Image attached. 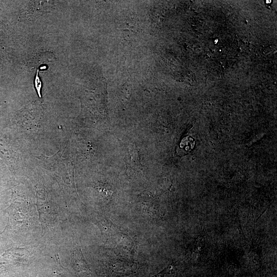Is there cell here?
Instances as JSON below:
<instances>
[{
	"label": "cell",
	"instance_id": "obj_1",
	"mask_svg": "<svg viewBox=\"0 0 277 277\" xmlns=\"http://www.w3.org/2000/svg\"><path fill=\"white\" fill-rule=\"evenodd\" d=\"M30 252L25 248H12L6 251L0 257V266L9 267L26 262Z\"/></svg>",
	"mask_w": 277,
	"mask_h": 277
},
{
	"label": "cell",
	"instance_id": "obj_2",
	"mask_svg": "<svg viewBox=\"0 0 277 277\" xmlns=\"http://www.w3.org/2000/svg\"><path fill=\"white\" fill-rule=\"evenodd\" d=\"M72 258L74 269L79 272L89 273L90 269L85 260L80 246L77 245L73 249Z\"/></svg>",
	"mask_w": 277,
	"mask_h": 277
},
{
	"label": "cell",
	"instance_id": "obj_3",
	"mask_svg": "<svg viewBox=\"0 0 277 277\" xmlns=\"http://www.w3.org/2000/svg\"><path fill=\"white\" fill-rule=\"evenodd\" d=\"M194 144V142L192 137L186 136L182 140L180 144V149L183 150L181 151L185 154L192 149Z\"/></svg>",
	"mask_w": 277,
	"mask_h": 277
},
{
	"label": "cell",
	"instance_id": "obj_4",
	"mask_svg": "<svg viewBox=\"0 0 277 277\" xmlns=\"http://www.w3.org/2000/svg\"><path fill=\"white\" fill-rule=\"evenodd\" d=\"M174 270L172 266H169L152 277H174Z\"/></svg>",
	"mask_w": 277,
	"mask_h": 277
},
{
	"label": "cell",
	"instance_id": "obj_5",
	"mask_svg": "<svg viewBox=\"0 0 277 277\" xmlns=\"http://www.w3.org/2000/svg\"><path fill=\"white\" fill-rule=\"evenodd\" d=\"M35 87L37 90L38 95L41 97V82L39 77L38 76V72L36 73V75L35 78Z\"/></svg>",
	"mask_w": 277,
	"mask_h": 277
}]
</instances>
